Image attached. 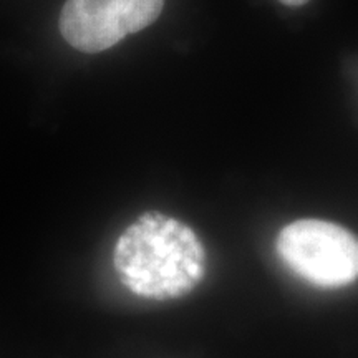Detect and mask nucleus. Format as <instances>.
I'll use <instances>...</instances> for the list:
<instances>
[{"label": "nucleus", "instance_id": "f257e3e1", "mask_svg": "<svg viewBox=\"0 0 358 358\" xmlns=\"http://www.w3.org/2000/svg\"><path fill=\"white\" fill-rule=\"evenodd\" d=\"M113 266L129 292L150 301H173L203 280L206 250L187 224L145 213L116 241Z\"/></svg>", "mask_w": 358, "mask_h": 358}, {"label": "nucleus", "instance_id": "f03ea898", "mask_svg": "<svg viewBox=\"0 0 358 358\" xmlns=\"http://www.w3.org/2000/svg\"><path fill=\"white\" fill-rule=\"evenodd\" d=\"M277 254L295 275L324 289L358 279V237L322 219L287 224L277 236Z\"/></svg>", "mask_w": 358, "mask_h": 358}, {"label": "nucleus", "instance_id": "7ed1b4c3", "mask_svg": "<svg viewBox=\"0 0 358 358\" xmlns=\"http://www.w3.org/2000/svg\"><path fill=\"white\" fill-rule=\"evenodd\" d=\"M163 7L164 0H66L60 32L80 52H103L150 27Z\"/></svg>", "mask_w": 358, "mask_h": 358}, {"label": "nucleus", "instance_id": "20e7f679", "mask_svg": "<svg viewBox=\"0 0 358 358\" xmlns=\"http://www.w3.org/2000/svg\"><path fill=\"white\" fill-rule=\"evenodd\" d=\"M279 2L285 3V6H290V7H301L303 3H307L308 0H279Z\"/></svg>", "mask_w": 358, "mask_h": 358}]
</instances>
